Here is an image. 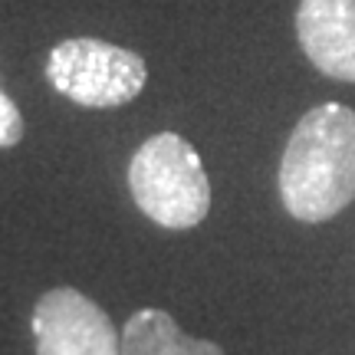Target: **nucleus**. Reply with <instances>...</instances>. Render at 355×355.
Returning <instances> with one entry per match:
<instances>
[{
  "instance_id": "nucleus-4",
  "label": "nucleus",
  "mask_w": 355,
  "mask_h": 355,
  "mask_svg": "<svg viewBox=\"0 0 355 355\" xmlns=\"http://www.w3.org/2000/svg\"><path fill=\"white\" fill-rule=\"evenodd\" d=\"M37 355H119L122 336L99 303L69 286L43 293L33 306Z\"/></svg>"
},
{
  "instance_id": "nucleus-2",
  "label": "nucleus",
  "mask_w": 355,
  "mask_h": 355,
  "mask_svg": "<svg viewBox=\"0 0 355 355\" xmlns=\"http://www.w3.org/2000/svg\"><path fill=\"white\" fill-rule=\"evenodd\" d=\"M128 191L145 217L168 230L198 227L211 211V181L188 139L158 132L128 165Z\"/></svg>"
},
{
  "instance_id": "nucleus-7",
  "label": "nucleus",
  "mask_w": 355,
  "mask_h": 355,
  "mask_svg": "<svg viewBox=\"0 0 355 355\" xmlns=\"http://www.w3.org/2000/svg\"><path fill=\"white\" fill-rule=\"evenodd\" d=\"M20 139H24V115L7 92H0V148H13Z\"/></svg>"
},
{
  "instance_id": "nucleus-1",
  "label": "nucleus",
  "mask_w": 355,
  "mask_h": 355,
  "mask_svg": "<svg viewBox=\"0 0 355 355\" xmlns=\"http://www.w3.org/2000/svg\"><path fill=\"white\" fill-rule=\"evenodd\" d=\"M279 198L303 224H322L352 204L355 109L322 102L296 122L279 162Z\"/></svg>"
},
{
  "instance_id": "nucleus-6",
  "label": "nucleus",
  "mask_w": 355,
  "mask_h": 355,
  "mask_svg": "<svg viewBox=\"0 0 355 355\" xmlns=\"http://www.w3.org/2000/svg\"><path fill=\"white\" fill-rule=\"evenodd\" d=\"M119 355H224L207 339H191L165 309H139L122 329Z\"/></svg>"
},
{
  "instance_id": "nucleus-3",
  "label": "nucleus",
  "mask_w": 355,
  "mask_h": 355,
  "mask_svg": "<svg viewBox=\"0 0 355 355\" xmlns=\"http://www.w3.org/2000/svg\"><path fill=\"white\" fill-rule=\"evenodd\" d=\"M46 79L56 92L86 109H115L132 102L145 89L148 66L139 53L122 50L115 43L73 37L50 50Z\"/></svg>"
},
{
  "instance_id": "nucleus-5",
  "label": "nucleus",
  "mask_w": 355,
  "mask_h": 355,
  "mask_svg": "<svg viewBox=\"0 0 355 355\" xmlns=\"http://www.w3.org/2000/svg\"><path fill=\"white\" fill-rule=\"evenodd\" d=\"M296 37L322 76L355 83V0H300Z\"/></svg>"
}]
</instances>
